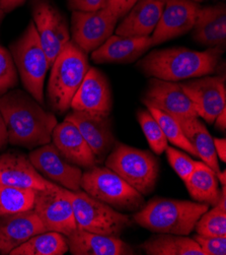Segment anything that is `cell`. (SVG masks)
<instances>
[{
	"label": "cell",
	"mask_w": 226,
	"mask_h": 255,
	"mask_svg": "<svg viewBox=\"0 0 226 255\" xmlns=\"http://www.w3.org/2000/svg\"><path fill=\"white\" fill-rule=\"evenodd\" d=\"M70 108L74 111L111 115L113 109L112 89L103 71L89 67L71 101Z\"/></svg>",
	"instance_id": "2e32d148"
},
{
	"label": "cell",
	"mask_w": 226,
	"mask_h": 255,
	"mask_svg": "<svg viewBox=\"0 0 226 255\" xmlns=\"http://www.w3.org/2000/svg\"><path fill=\"white\" fill-rule=\"evenodd\" d=\"M105 164L142 195L150 194L156 186L159 162L148 150L117 141Z\"/></svg>",
	"instance_id": "8992f818"
},
{
	"label": "cell",
	"mask_w": 226,
	"mask_h": 255,
	"mask_svg": "<svg viewBox=\"0 0 226 255\" xmlns=\"http://www.w3.org/2000/svg\"><path fill=\"white\" fill-rule=\"evenodd\" d=\"M0 112L11 145L32 149L52 141L57 118L27 91L12 89L0 96Z\"/></svg>",
	"instance_id": "6da1fadb"
},
{
	"label": "cell",
	"mask_w": 226,
	"mask_h": 255,
	"mask_svg": "<svg viewBox=\"0 0 226 255\" xmlns=\"http://www.w3.org/2000/svg\"><path fill=\"white\" fill-rule=\"evenodd\" d=\"M146 107H147V110L151 113V115L155 118V120L160 125L167 141H169L175 146L186 150L191 156L198 157L196 150L194 149V147L186 137L185 133L183 132L182 127L177 119L173 118L171 115L157 108H154L152 106H146Z\"/></svg>",
	"instance_id": "f546056e"
},
{
	"label": "cell",
	"mask_w": 226,
	"mask_h": 255,
	"mask_svg": "<svg viewBox=\"0 0 226 255\" xmlns=\"http://www.w3.org/2000/svg\"><path fill=\"white\" fill-rule=\"evenodd\" d=\"M8 144V135L4 119L0 112V150H2Z\"/></svg>",
	"instance_id": "f35d334b"
},
{
	"label": "cell",
	"mask_w": 226,
	"mask_h": 255,
	"mask_svg": "<svg viewBox=\"0 0 226 255\" xmlns=\"http://www.w3.org/2000/svg\"><path fill=\"white\" fill-rule=\"evenodd\" d=\"M164 151L170 167L183 181H186L196 166V161L185 152L172 146H167Z\"/></svg>",
	"instance_id": "836d02e7"
},
{
	"label": "cell",
	"mask_w": 226,
	"mask_h": 255,
	"mask_svg": "<svg viewBox=\"0 0 226 255\" xmlns=\"http://www.w3.org/2000/svg\"><path fill=\"white\" fill-rule=\"evenodd\" d=\"M153 47L151 36L122 37L112 35L103 45L91 52V60L102 63H131L138 60Z\"/></svg>",
	"instance_id": "d6986e66"
},
{
	"label": "cell",
	"mask_w": 226,
	"mask_h": 255,
	"mask_svg": "<svg viewBox=\"0 0 226 255\" xmlns=\"http://www.w3.org/2000/svg\"><path fill=\"white\" fill-rule=\"evenodd\" d=\"M70 199L77 228L81 230L112 237H120L122 233L133 226V219L97 200L86 192L72 191L64 188Z\"/></svg>",
	"instance_id": "52a82bcc"
},
{
	"label": "cell",
	"mask_w": 226,
	"mask_h": 255,
	"mask_svg": "<svg viewBox=\"0 0 226 255\" xmlns=\"http://www.w3.org/2000/svg\"><path fill=\"white\" fill-rule=\"evenodd\" d=\"M195 105L197 114L209 124L226 109L225 76L205 75L180 83Z\"/></svg>",
	"instance_id": "5bb4252c"
},
{
	"label": "cell",
	"mask_w": 226,
	"mask_h": 255,
	"mask_svg": "<svg viewBox=\"0 0 226 255\" xmlns=\"http://www.w3.org/2000/svg\"><path fill=\"white\" fill-rule=\"evenodd\" d=\"M191 1H194V2L199 3V2H202V1H204V0H191Z\"/></svg>",
	"instance_id": "ee69618b"
},
{
	"label": "cell",
	"mask_w": 226,
	"mask_h": 255,
	"mask_svg": "<svg viewBox=\"0 0 226 255\" xmlns=\"http://www.w3.org/2000/svg\"><path fill=\"white\" fill-rule=\"evenodd\" d=\"M223 52L224 49L218 47L205 51L185 47L158 49L141 58L137 67L147 78L181 82L215 73Z\"/></svg>",
	"instance_id": "7a4b0ae2"
},
{
	"label": "cell",
	"mask_w": 226,
	"mask_h": 255,
	"mask_svg": "<svg viewBox=\"0 0 226 255\" xmlns=\"http://www.w3.org/2000/svg\"><path fill=\"white\" fill-rule=\"evenodd\" d=\"M157 1H160V2H163V3H166L167 1H169V0H157Z\"/></svg>",
	"instance_id": "f6af8a7d"
},
{
	"label": "cell",
	"mask_w": 226,
	"mask_h": 255,
	"mask_svg": "<svg viewBox=\"0 0 226 255\" xmlns=\"http://www.w3.org/2000/svg\"><path fill=\"white\" fill-rule=\"evenodd\" d=\"M36 190L0 184V218L34 209Z\"/></svg>",
	"instance_id": "f1b7e54d"
},
{
	"label": "cell",
	"mask_w": 226,
	"mask_h": 255,
	"mask_svg": "<svg viewBox=\"0 0 226 255\" xmlns=\"http://www.w3.org/2000/svg\"><path fill=\"white\" fill-rule=\"evenodd\" d=\"M34 210L0 218V254H9L33 236L46 232Z\"/></svg>",
	"instance_id": "ffe728a7"
},
{
	"label": "cell",
	"mask_w": 226,
	"mask_h": 255,
	"mask_svg": "<svg viewBox=\"0 0 226 255\" xmlns=\"http://www.w3.org/2000/svg\"><path fill=\"white\" fill-rule=\"evenodd\" d=\"M194 230L203 236H226V209L219 205L214 206L200 217Z\"/></svg>",
	"instance_id": "1f68e13d"
},
{
	"label": "cell",
	"mask_w": 226,
	"mask_h": 255,
	"mask_svg": "<svg viewBox=\"0 0 226 255\" xmlns=\"http://www.w3.org/2000/svg\"><path fill=\"white\" fill-rule=\"evenodd\" d=\"M202 249L204 255H225L226 254V236L211 237L195 234L192 237Z\"/></svg>",
	"instance_id": "e575fe53"
},
{
	"label": "cell",
	"mask_w": 226,
	"mask_h": 255,
	"mask_svg": "<svg viewBox=\"0 0 226 255\" xmlns=\"http://www.w3.org/2000/svg\"><path fill=\"white\" fill-rule=\"evenodd\" d=\"M26 2V0H0V7L4 12H9Z\"/></svg>",
	"instance_id": "ab89813d"
},
{
	"label": "cell",
	"mask_w": 226,
	"mask_h": 255,
	"mask_svg": "<svg viewBox=\"0 0 226 255\" xmlns=\"http://www.w3.org/2000/svg\"><path fill=\"white\" fill-rule=\"evenodd\" d=\"M67 237L73 255H132L134 249L119 237L105 236L76 229Z\"/></svg>",
	"instance_id": "603a6c76"
},
{
	"label": "cell",
	"mask_w": 226,
	"mask_h": 255,
	"mask_svg": "<svg viewBox=\"0 0 226 255\" xmlns=\"http://www.w3.org/2000/svg\"><path fill=\"white\" fill-rule=\"evenodd\" d=\"M139 248L147 255H204L193 238L168 233H154Z\"/></svg>",
	"instance_id": "d4e9b609"
},
{
	"label": "cell",
	"mask_w": 226,
	"mask_h": 255,
	"mask_svg": "<svg viewBox=\"0 0 226 255\" xmlns=\"http://www.w3.org/2000/svg\"><path fill=\"white\" fill-rule=\"evenodd\" d=\"M4 15H5V12L1 9V7H0V27H1V23L4 18Z\"/></svg>",
	"instance_id": "7bdbcfd3"
},
{
	"label": "cell",
	"mask_w": 226,
	"mask_h": 255,
	"mask_svg": "<svg viewBox=\"0 0 226 255\" xmlns=\"http://www.w3.org/2000/svg\"><path fill=\"white\" fill-rule=\"evenodd\" d=\"M141 102L145 106H152L178 121L199 117L193 102L178 82H168L150 78Z\"/></svg>",
	"instance_id": "7c38bea8"
},
{
	"label": "cell",
	"mask_w": 226,
	"mask_h": 255,
	"mask_svg": "<svg viewBox=\"0 0 226 255\" xmlns=\"http://www.w3.org/2000/svg\"><path fill=\"white\" fill-rule=\"evenodd\" d=\"M9 51L23 88L44 106V84L50 64L33 20L10 45Z\"/></svg>",
	"instance_id": "5b68a950"
},
{
	"label": "cell",
	"mask_w": 226,
	"mask_h": 255,
	"mask_svg": "<svg viewBox=\"0 0 226 255\" xmlns=\"http://www.w3.org/2000/svg\"><path fill=\"white\" fill-rule=\"evenodd\" d=\"M72 11H94L106 6V0H67Z\"/></svg>",
	"instance_id": "d590c367"
},
{
	"label": "cell",
	"mask_w": 226,
	"mask_h": 255,
	"mask_svg": "<svg viewBox=\"0 0 226 255\" xmlns=\"http://www.w3.org/2000/svg\"><path fill=\"white\" fill-rule=\"evenodd\" d=\"M52 141L62 156L81 169H90L98 164L91 148L72 122L58 123L52 133Z\"/></svg>",
	"instance_id": "44dd1931"
},
{
	"label": "cell",
	"mask_w": 226,
	"mask_h": 255,
	"mask_svg": "<svg viewBox=\"0 0 226 255\" xmlns=\"http://www.w3.org/2000/svg\"><path fill=\"white\" fill-rule=\"evenodd\" d=\"M192 37L200 45L222 48L226 44V5L219 3L201 7L193 27Z\"/></svg>",
	"instance_id": "cb8c5ba5"
},
{
	"label": "cell",
	"mask_w": 226,
	"mask_h": 255,
	"mask_svg": "<svg viewBox=\"0 0 226 255\" xmlns=\"http://www.w3.org/2000/svg\"><path fill=\"white\" fill-rule=\"evenodd\" d=\"M82 190L115 210L135 213L144 205L143 195L108 167L94 166L82 173Z\"/></svg>",
	"instance_id": "ba28073f"
},
{
	"label": "cell",
	"mask_w": 226,
	"mask_h": 255,
	"mask_svg": "<svg viewBox=\"0 0 226 255\" xmlns=\"http://www.w3.org/2000/svg\"><path fill=\"white\" fill-rule=\"evenodd\" d=\"M118 20L107 6L94 11H73L71 41L85 53H91L114 34Z\"/></svg>",
	"instance_id": "8fae6325"
},
{
	"label": "cell",
	"mask_w": 226,
	"mask_h": 255,
	"mask_svg": "<svg viewBox=\"0 0 226 255\" xmlns=\"http://www.w3.org/2000/svg\"><path fill=\"white\" fill-rule=\"evenodd\" d=\"M214 124H215V127L218 130H220L222 132L225 131V129H226V109H224L216 117V119L214 121Z\"/></svg>",
	"instance_id": "60d3db41"
},
{
	"label": "cell",
	"mask_w": 226,
	"mask_h": 255,
	"mask_svg": "<svg viewBox=\"0 0 226 255\" xmlns=\"http://www.w3.org/2000/svg\"><path fill=\"white\" fill-rule=\"evenodd\" d=\"M18 84V72L10 51L0 45V96L14 89Z\"/></svg>",
	"instance_id": "d6a6232c"
},
{
	"label": "cell",
	"mask_w": 226,
	"mask_h": 255,
	"mask_svg": "<svg viewBox=\"0 0 226 255\" xmlns=\"http://www.w3.org/2000/svg\"><path fill=\"white\" fill-rule=\"evenodd\" d=\"M216 177H217V179H218V181H220V183L222 184V185H225L226 184V172L225 171H219V172H217L216 173Z\"/></svg>",
	"instance_id": "b9f144b4"
},
{
	"label": "cell",
	"mask_w": 226,
	"mask_h": 255,
	"mask_svg": "<svg viewBox=\"0 0 226 255\" xmlns=\"http://www.w3.org/2000/svg\"><path fill=\"white\" fill-rule=\"evenodd\" d=\"M188 192L194 201L216 206L220 198V188L216 173L204 162L196 161V166L186 181Z\"/></svg>",
	"instance_id": "484cf974"
},
{
	"label": "cell",
	"mask_w": 226,
	"mask_h": 255,
	"mask_svg": "<svg viewBox=\"0 0 226 255\" xmlns=\"http://www.w3.org/2000/svg\"><path fill=\"white\" fill-rule=\"evenodd\" d=\"M29 159L37 171L46 179H49L60 186L76 191L81 189V168L67 161L53 142L34 148Z\"/></svg>",
	"instance_id": "4fadbf2b"
},
{
	"label": "cell",
	"mask_w": 226,
	"mask_h": 255,
	"mask_svg": "<svg viewBox=\"0 0 226 255\" xmlns=\"http://www.w3.org/2000/svg\"><path fill=\"white\" fill-rule=\"evenodd\" d=\"M33 21L50 67L71 41L69 25L64 15L49 0H34Z\"/></svg>",
	"instance_id": "9c48e42d"
},
{
	"label": "cell",
	"mask_w": 226,
	"mask_h": 255,
	"mask_svg": "<svg viewBox=\"0 0 226 255\" xmlns=\"http://www.w3.org/2000/svg\"><path fill=\"white\" fill-rule=\"evenodd\" d=\"M68 251V241L65 235L46 231L14 248L9 255H63Z\"/></svg>",
	"instance_id": "83f0119b"
},
{
	"label": "cell",
	"mask_w": 226,
	"mask_h": 255,
	"mask_svg": "<svg viewBox=\"0 0 226 255\" xmlns=\"http://www.w3.org/2000/svg\"><path fill=\"white\" fill-rule=\"evenodd\" d=\"M200 9V4L191 0H169L164 3L160 18L151 36L153 46L190 32Z\"/></svg>",
	"instance_id": "e0dca14e"
},
{
	"label": "cell",
	"mask_w": 226,
	"mask_h": 255,
	"mask_svg": "<svg viewBox=\"0 0 226 255\" xmlns=\"http://www.w3.org/2000/svg\"><path fill=\"white\" fill-rule=\"evenodd\" d=\"M214 147L217 158L222 162L226 161V139L225 138H213Z\"/></svg>",
	"instance_id": "74e56055"
},
{
	"label": "cell",
	"mask_w": 226,
	"mask_h": 255,
	"mask_svg": "<svg viewBox=\"0 0 226 255\" xmlns=\"http://www.w3.org/2000/svg\"><path fill=\"white\" fill-rule=\"evenodd\" d=\"M137 0H106V6L120 19L127 14Z\"/></svg>",
	"instance_id": "8d00e7d4"
},
{
	"label": "cell",
	"mask_w": 226,
	"mask_h": 255,
	"mask_svg": "<svg viewBox=\"0 0 226 255\" xmlns=\"http://www.w3.org/2000/svg\"><path fill=\"white\" fill-rule=\"evenodd\" d=\"M52 183L37 171L29 156L22 152L7 151L0 156V184L42 190Z\"/></svg>",
	"instance_id": "ac0fdd59"
},
{
	"label": "cell",
	"mask_w": 226,
	"mask_h": 255,
	"mask_svg": "<svg viewBox=\"0 0 226 255\" xmlns=\"http://www.w3.org/2000/svg\"><path fill=\"white\" fill-rule=\"evenodd\" d=\"M137 120L150 148L158 156L163 154V151L168 146V141L155 118L146 109L137 112Z\"/></svg>",
	"instance_id": "4dcf8cb0"
},
{
	"label": "cell",
	"mask_w": 226,
	"mask_h": 255,
	"mask_svg": "<svg viewBox=\"0 0 226 255\" xmlns=\"http://www.w3.org/2000/svg\"><path fill=\"white\" fill-rule=\"evenodd\" d=\"M65 120L77 127L98 164L104 162L117 142L111 116L72 110L65 116Z\"/></svg>",
	"instance_id": "9a60e30c"
},
{
	"label": "cell",
	"mask_w": 226,
	"mask_h": 255,
	"mask_svg": "<svg viewBox=\"0 0 226 255\" xmlns=\"http://www.w3.org/2000/svg\"><path fill=\"white\" fill-rule=\"evenodd\" d=\"M183 132L197 152V156L208 165L215 173L220 171L218 158L214 147L213 137L209 133L204 123L199 117L178 121Z\"/></svg>",
	"instance_id": "4316f807"
},
{
	"label": "cell",
	"mask_w": 226,
	"mask_h": 255,
	"mask_svg": "<svg viewBox=\"0 0 226 255\" xmlns=\"http://www.w3.org/2000/svg\"><path fill=\"white\" fill-rule=\"evenodd\" d=\"M47 96L53 111L64 114L89 69L87 53L70 41L53 62Z\"/></svg>",
	"instance_id": "277c9868"
},
{
	"label": "cell",
	"mask_w": 226,
	"mask_h": 255,
	"mask_svg": "<svg viewBox=\"0 0 226 255\" xmlns=\"http://www.w3.org/2000/svg\"><path fill=\"white\" fill-rule=\"evenodd\" d=\"M164 3L157 0H137L116 28L122 37H147L152 34L160 18Z\"/></svg>",
	"instance_id": "7402d4cb"
},
{
	"label": "cell",
	"mask_w": 226,
	"mask_h": 255,
	"mask_svg": "<svg viewBox=\"0 0 226 255\" xmlns=\"http://www.w3.org/2000/svg\"><path fill=\"white\" fill-rule=\"evenodd\" d=\"M33 210L47 231L69 236L77 229L72 205L64 187L54 182L45 189L36 190Z\"/></svg>",
	"instance_id": "30bf717a"
},
{
	"label": "cell",
	"mask_w": 226,
	"mask_h": 255,
	"mask_svg": "<svg viewBox=\"0 0 226 255\" xmlns=\"http://www.w3.org/2000/svg\"><path fill=\"white\" fill-rule=\"evenodd\" d=\"M206 203L179 200L165 197H153L135 214L134 223L152 233L190 235L205 212Z\"/></svg>",
	"instance_id": "3957f363"
}]
</instances>
